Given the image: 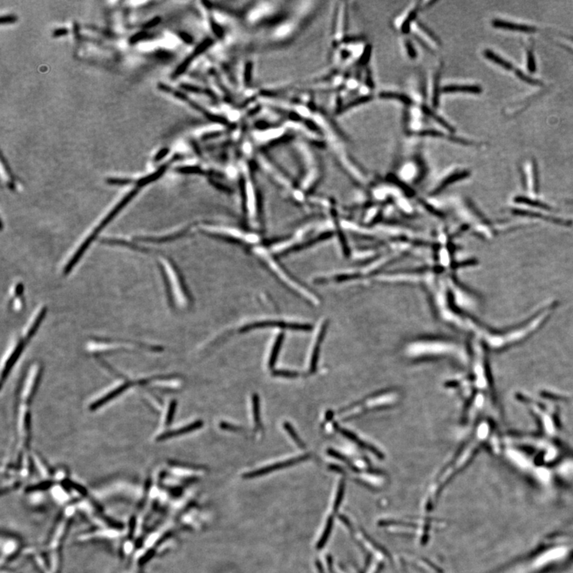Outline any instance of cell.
<instances>
[{"instance_id":"obj_1","label":"cell","mask_w":573,"mask_h":573,"mask_svg":"<svg viewBox=\"0 0 573 573\" xmlns=\"http://www.w3.org/2000/svg\"><path fill=\"white\" fill-rule=\"evenodd\" d=\"M460 347L456 343L440 339H421L410 343L406 347L407 356L412 359L460 355Z\"/></svg>"},{"instance_id":"obj_2","label":"cell","mask_w":573,"mask_h":573,"mask_svg":"<svg viewBox=\"0 0 573 573\" xmlns=\"http://www.w3.org/2000/svg\"><path fill=\"white\" fill-rule=\"evenodd\" d=\"M103 486H98L92 490L97 500L107 501L122 499L132 502H140L144 497V490L141 486L127 482H112Z\"/></svg>"},{"instance_id":"obj_3","label":"cell","mask_w":573,"mask_h":573,"mask_svg":"<svg viewBox=\"0 0 573 573\" xmlns=\"http://www.w3.org/2000/svg\"><path fill=\"white\" fill-rule=\"evenodd\" d=\"M139 190H140V187H137L136 188L133 189V190H131V191H130L129 193H128V194H127V195L125 196L112 210H111L110 213H108V214L105 216V219L101 222L99 226H98L97 227L94 229V231L91 233L90 236H89L87 239L85 240V242L79 247L78 250L75 252L72 259L69 261L66 268H65V274L69 273V272L73 269V267L75 266L76 263L78 262L79 260L81 259L82 255L85 253V251L87 250L89 245L93 242V240L96 238L98 233H99L100 232H101V231H102V229H103L104 228H105V226H106L107 225L121 212L123 208L125 207L131 199H133V197L136 195L137 193H138Z\"/></svg>"},{"instance_id":"obj_4","label":"cell","mask_w":573,"mask_h":573,"mask_svg":"<svg viewBox=\"0 0 573 573\" xmlns=\"http://www.w3.org/2000/svg\"><path fill=\"white\" fill-rule=\"evenodd\" d=\"M398 398H399V394L396 391L381 392L375 396L368 398L360 403L350 407V408L343 409L341 414L343 416V419H350L352 417L361 415L364 412L382 408V407L389 406L395 403Z\"/></svg>"},{"instance_id":"obj_5","label":"cell","mask_w":573,"mask_h":573,"mask_svg":"<svg viewBox=\"0 0 573 573\" xmlns=\"http://www.w3.org/2000/svg\"><path fill=\"white\" fill-rule=\"evenodd\" d=\"M258 254H259V255H262L263 260L266 262L267 265H268L270 269L272 270V272L275 273V275L278 276V278L281 279V281H282L284 284H287L290 288L294 290L295 292L298 293L299 295L300 294L302 297L309 299V300H312V302L314 301V297L311 295L310 292H309L307 290H306L301 284L297 282L294 277L290 275L289 273H288L286 270H284L282 267L280 266V265L275 262V261H274L272 258L268 256L266 254L263 253V252H259Z\"/></svg>"},{"instance_id":"obj_6","label":"cell","mask_w":573,"mask_h":573,"mask_svg":"<svg viewBox=\"0 0 573 573\" xmlns=\"http://www.w3.org/2000/svg\"><path fill=\"white\" fill-rule=\"evenodd\" d=\"M269 327H279V328L290 329V330H303L309 331L312 330V326L310 324H300V323H287L284 321H273V320H265V321L255 322L250 323L242 327L240 331L242 333L250 331L255 329L269 328Z\"/></svg>"},{"instance_id":"obj_7","label":"cell","mask_w":573,"mask_h":573,"mask_svg":"<svg viewBox=\"0 0 573 573\" xmlns=\"http://www.w3.org/2000/svg\"><path fill=\"white\" fill-rule=\"evenodd\" d=\"M125 534L126 532H125V529H121V528H108V526H107V527L98 528L96 530L82 534L78 537L77 540L82 541V542L94 539H106L113 541V540L122 538L123 536H125Z\"/></svg>"},{"instance_id":"obj_8","label":"cell","mask_w":573,"mask_h":573,"mask_svg":"<svg viewBox=\"0 0 573 573\" xmlns=\"http://www.w3.org/2000/svg\"><path fill=\"white\" fill-rule=\"evenodd\" d=\"M309 458H310V455H304V456H298V457L291 459V460L279 462V463L268 466V467H262V468L258 469V470H254V471L246 473V474L244 475V478L245 479H254V478L259 477V476H265V475L269 474V473H272L275 470L295 465V464L300 463V462L308 460Z\"/></svg>"},{"instance_id":"obj_9","label":"cell","mask_w":573,"mask_h":573,"mask_svg":"<svg viewBox=\"0 0 573 573\" xmlns=\"http://www.w3.org/2000/svg\"><path fill=\"white\" fill-rule=\"evenodd\" d=\"M40 377H41V367L39 365L35 364L29 370L22 390V399L25 402L32 399L37 389V384L39 382Z\"/></svg>"},{"instance_id":"obj_10","label":"cell","mask_w":573,"mask_h":573,"mask_svg":"<svg viewBox=\"0 0 573 573\" xmlns=\"http://www.w3.org/2000/svg\"><path fill=\"white\" fill-rule=\"evenodd\" d=\"M21 548V542L18 538L11 535H4L1 538V564H4L13 556L15 555Z\"/></svg>"},{"instance_id":"obj_11","label":"cell","mask_w":573,"mask_h":573,"mask_svg":"<svg viewBox=\"0 0 573 573\" xmlns=\"http://www.w3.org/2000/svg\"><path fill=\"white\" fill-rule=\"evenodd\" d=\"M133 385V383L129 381H125L124 383L120 384V385H115L112 389L108 390V392L103 394V396L100 397L97 399L95 400L92 404H91L89 408L91 410H96L101 407L105 405L108 402H110V401L113 400L114 398H117L123 392H125L128 388Z\"/></svg>"},{"instance_id":"obj_12","label":"cell","mask_w":573,"mask_h":573,"mask_svg":"<svg viewBox=\"0 0 573 573\" xmlns=\"http://www.w3.org/2000/svg\"><path fill=\"white\" fill-rule=\"evenodd\" d=\"M25 345V340H20L19 342H18L17 344L12 348V350H10V351L7 353L6 360L4 361L2 365V373H1L2 383H4V380H5L6 378L9 375L11 369H12V367H14L18 358H20V355H21Z\"/></svg>"},{"instance_id":"obj_13","label":"cell","mask_w":573,"mask_h":573,"mask_svg":"<svg viewBox=\"0 0 573 573\" xmlns=\"http://www.w3.org/2000/svg\"><path fill=\"white\" fill-rule=\"evenodd\" d=\"M421 4H417L412 9H410L406 14L402 16V21L398 22L399 24L400 30L403 34H408L411 32L412 30V26H414L417 19V14L418 12L421 11Z\"/></svg>"},{"instance_id":"obj_14","label":"cell","mask_w":573,"mask_h":573,"mask_svg":"<svg viewBox=\"0 0 573 573\" xmlns=\"http://www.w3.org/2000/svg\"><path fill=\"white\" fill-rule=\"evenodd\" d=\"M327 323L325 322L322 325L321 328H320V333L317 336L315 344H314L312 353H311V362H310V372L311 373H314L317 369V364H318L319 359H320V346H321L325 334L327 332Z\"/></svg>"},{"instance_id":"obj_15","label":"cell","mask_w":573,"mask_h":573,"mask_svg":"<svg viewBox=\"0 0 573 573\" xmlns=\"http://www.w3.org/2000/svg\"><path fill=\"white\" fill-rule=\"evenodd\" d=\"M203 425V422L202 421H197L195 422L192 423V424H188V425L185 426L183 428H180V429L172 430V431H167V432L163 433L161 435L157 437L158 441H162V440H168V439L172 438V437H180V436L184 435L187 433L190 432V431H195V430L199 429L202 428Z\"/></svg>"},{"instance_id":"obj_16","label":"cell","mask_w":573,"mask_h":573,"mask_svg":"<svg viewBox=\"0 0 573 573\" xmlns=\"http://www.w3.org/2000/svg\"><path fill=\"white\" fill-rule=\"evenodd\" d=\"M483 92V88L476 85H447L442 87V92L444 93H472V94H479Z\"/></svg>"},{"instance_id":"obj_17","label":"cell","mask_w":573,"mask_h":573,"mask_svg":"<svg viewBox=\"0 0 573 573\" xmlns=\"http://www.w3.org/2000/svg\"><path fill=\"white\" fill-rule=\"evenodd\" d=\"M492 25L495 28L504 29V30H515L524 33L536 32L538 29L531 26L522 25L518 23H510V22L502 21V20L495 19L492 22Z\"/></svg>"},{"instance_id":"obj_18","label":"cell","mask_w":573,"mask_h":573,"mask_svg":"<svg viewBox=\"0 0 573 573\" xmlns=\"http://www.w3.org/2000/svg\"><path fill=\"white\" fill-rule=\"evenodd\" d=\"M378 97L383 100H392L397 101L400 103L403 104L405 106L412 107L414 105V101L408 95L402 92H393V91H382L379 92Z\"/></svg>"},{"instance_id":"obj_19","label":"cell","mask_w":573,"mask_h":573,"mask_svg":"<svg viewBox=\"0 0 573 573\" xmlns=\"http://www.w3.org/2000/svg\"><path fill=\"white\" fill-rule=\"evenodd\" d=\"M441 73H442V69L440 67L433 76L432 86H431V104L435 108H438L440 105V92H442V88L440 87Z\"/></svg>"},{"instance_id":"obj_20","label":"cell","mask_w":573,"mask_h":573,"mask_svg":"<svg viewBox=\"0 0 573 573\" xmlns=\"http://www.w3.org/2000/svg\"><path fill=\"white\" fill-rule=\"evenodd\" d=\"M50 490H52L51 493H50L52 499L57 502V504L64 506L65 504H66V502L70 500L71 497H69L68 492L63 487L59 486L58 484H57V486H52Z\"/></svg>"},{"instance_id":"obj_21","label":"cell","mask_w":573,"mask_h":573,"mask_svg":"<svg viewBox=\"0 0 573 573\" xmlns=\"http://www.w3.org/2000/svg\"><path fill=\"white\" fill-rule=\"evenodd\" d=\"M483 55L486 57V58L491 61L493 63H496V64L500 66L501 67L504 68V69H507V70H515H515H516V69L513 67V65L511 64L509 62H507V61L505 60V59L502 58V57H501L500 56L498 55L496 53H493L492 50H485L484 51H483Z\"/></svg>"},{"instance_id":"obj_22","label":"cell","mask_w":573,"mask_h":573,"mask_svg":"<svg viewBox=\"0 0 573 573\" xmlns=\"http://www.w3.org/2000/svg\"><path fill=\"white\" fill-rule=\"evenodd\" d=\"M373 96L372 94H363L359 97L354 98V99L350 101L349 103L346 105H343L341 108L340 111L342 112H346V111L350 110L355 107L359 106V105H364V104L368 103L373 100Z\"/></svg>"},{"instance_id":"obj_23","label":"cell","mask_w":573,"mask_h":573,"mask_svg":"<svg viewBox=\"0 0 573 573\" xmlns=\"http://www.w3.org/2000/svg\"><path fill=\"white\" fill-rule=\"evenodd\" d=\"M284 334H280L277 337L276 340H275V344H274L272 352L270 354L269 362H268V366H269L270 369H272L275 366V362L278 359L279 353L281 351L283 343H284Z\"/></svg>"},{"instance_id":"obj_24","label":"cell","mask_w":573,"mask_h":573,"mask_svg":"<svg viewBox=\"0 0 573 573\" xmlns=\"http://www.w3.org/2000/svg\"><path fill=\"white\" fill-rule=\"evenodd\" d=\"M167 165H163L158 170H156L155 172L153 173V174L145 176V177H142L141 180H139L138 182H137V187L141 188V187L147 186V185L152 183V182L156 181L157 180H159V179L164 174L165 170H167Z\"/></svg>"},{"instance_id":"obj_25","label":"cell","mask_w":573,"mask_h":573,"mask_svg":"<svg viewBox=\"0 0 573 573\" xmlns=\"http://www.w3.org/2000/svg\"><path fill=\"white\" fill-rule=\"evenodd\" d=\"M46 314V308L44 307V308L42 309L39 314H37L35 320L33 322L32 325L30 326V328L27 330V334H26L25 338H24V340H25L26 342L32 339L33 336L34 335L37 329L39 327L40 324H41L42 322H43Z\"/></svg>"},{"instance_id":"obj_26","label":"cell","mask_w":573,"mask_h":573,"mask_svg":"<svg viewBox=\"0 0 573 573\" xmlns=\"http://www.w3.org/2000/svg\"><path fill=\"white\" fill-rule=\"evenodd\" d=\"M252 414H253L254 423L256 428H261V409H260V398L258 394L252 395Z\"/></svg>"},{"instance_id":"obj_27","label":"cell","mask_w":573,"mask_h":573,"mask_svg":"<svg viewBox=\"0 0 573 573\" xmlns=\"http://www.w3.org/2000/svg\"><path fill=\"white\" fill-rule=\"evenodd\" d=\"M284 428L286 431H288L290 437L292 438V440L295 441V444H297L299 447H301V448H305L304 443L302 441L301 439L299 437V436L297 435V431H295V429L293 428L292 426H291L289 423L284 422Z\"/></svg>"},{"instance_id":"obj_28","label":"cell","mask_w":573,"mask_h":573,"mask_svg":"<svg viewBox=\"0 0 573 573\" xmlns=\"http://www.w3.org/2000/svg\"><path fill=\"white\" fill-rule=\"evenodd\" d=\"M176 406H177V402H176V401H174H174H171L170 405H169L167 417H166V425H170V424L172 423L173 419H174V413H175Z\"/></svg>"},{"instance_id":"obj_29","label":"cell","mask_w":573,"mask_h":573,"mask_svg":"<svg viewBox=\"0 0 573 573\" xmlns=\"http://www.w3.org/2000/svg\"><path fill=\"white\" fill-rule=\"evenodd\" d=\"M515 73H516L517 76H518L521 80L524 81V82H526V83L530 84V85H542V82L536 80V79L531 78V77L528 76L527 75H525L523 72L521 71L520 69H516Z\"/></svg>"},{"instance_id":"obj_30","label":"cell","mask_w":573,"mask_h":573,"mask_svg":"<svg viewBox=\"0 0 573 573\" xmlns=\"http://www.w3.org/2000/svg\"><path fill=\"white\" fill-rule=\"evenodd\" d=\"M405 47L407 54L411 59H416L417 57V52L413 43L409 38L405 40Z\"/></svg>"},{"instance_id":"obj_31","label":"cell","mask_w":573,"mask_h":573,"mask_svg":"<svg viewBox=\"0 0 573 573\" xmlns=\"http://www.w3.org/2000/svg\"><path fill=\"white\" fill-rule=\"evenodd\" d=\"M527 68L530 73L536 72V61L534 57V52L531 50L527 51Z\"/></svg>"},{"instance_id":"obj_32","label":"cell","mask_w":573,"mask_h":573,"mask_svg":"<svg viewBox=\"0 0 573 573\" xmlns=\"http://www.w3.org/2000/svg\"><path fill=\"white\" fill-rule=\"evenodd\" d=\"M272 374L275 377H281V378H295L299 377V373L297 372L290 370H275L273 371Z\"/></svg>"},{"instance_id":"obj_33","label":"cell","mask_w":573,"mask_h":573,"mask_svg":"<svg viewBox=\"0 0 573 573\" xmlns=\"http://www.w3.org/2000/svg\"><path fill=\"white\" fill-rule=\"evenodd\" d=\"M107 183L111 185H118V186H125L132 183V180L128 179H118V177H110L107 180Z\"/></svg>"},{"instance_id":"obj_34","label":"cell","mask_w":573,"mask_h":573,"mask_svg":"<svg viewBox=\"0 0 573 573\" xmlns=\"http://www.w3.org/2000/svg\"><path fill=\"white\" fill-rule=\"evenodd\" d=\"M148 34L145 31H141V32L136 33L133 36H131L130 38V43L131 44H135V43H139V42L143 41V40L147 39L148 37Z\"/></svg>"},{"instance_id":"obj_35","label":"cell","mask_w":573,"mask_h":573,"mask_svg":"<svg viewBox=\"0 0 573 573\" xmlns=\"http://www.w3.org/2000/svg\"><path fill=\"white\" fill-rule=\"evenodd\" d=\"M220 427L222 429L226 430V431H238L242 430V428L238 427V426H235L233 425V424H229V423L226 422L221 423Z\"/></svg>"},{"instance_id":"obj_36","label":"cell","mask_w":573,"mask_h":573,"mask_svg":"<svg viewBox=\"0 0 573 573\" xmlns=\"http://www.w3.org/2000/svg\"><path fill=\"white\" fill-rule=\"evenodd\" d=\"M160 21H161V18H160V17H154V18H152V19L150 20V21H148V23H146L145 24H144V28H152V27H155V26L158 25L159 23H160Z\"/></svg>"},{"instance_id":"obj_37","label":"cell","mask_w":573,"mask_h":573,"mask_svg":"<svg viewBox=\"0 0 573 573\" xmlns=\"http://www.w3.org/2000/svg\"><path fill=\"white\" fill-rule=\"evenodd\" d=\"M17 20L18 18L15 15H6L1 18V24H11L15 23Z\"/></svg>"},{"instance_id":"obj_38","label":"cell","mask_w":573,"mask_h":573,"mask_svg":"<svg viewBox=\"0 0 573 573\" xmlns=\"http://www.w3.org/2000/svg\"><path fill=\"white\" fill-rule=\"evenodd\" d=\"M168 153L169 149H167V148H163V149L160 150V151H159L158 154L155 155V157H154V160L158 162L160 161V160H163V159H164V157H165L166 155L168 154Z\"/></svg>"},{"instance_id":"obj_39","label":"cell","mask_w":573,"mask_h":573,"mask_svg":"<svg viewBox=\"0 0 573 573\" xmlns=\"http://www.w3.org/2000/svg\"><path fill=\"white\" fill-rule=\"evenodd\" d=\"M68 32H69V30H68L67 29L59 28L53 31V36L55 37H62V36L66 35Z\"/></svg>"},{"instance_id":"obj_40","label":"cell","mask_w":573,"mask_h":573,"mask_svg":"<svg viewBox=\"0 0 573 573\" xmlns=\"http://www.w3.org/2000/svg\"><path fill=\"white\" fill-rule=\"evenodd\" d=\"M116 573H138L135 571L134 568H122L120 569L119 571H116Z\"/></svg>"},{"instance_id":"obj_41","label":"cell","mask_w":573,"mask_h":573,"mask_svg":"<svg viewBox=\"0 0 573 573\" xmlns=\"http://www.w3.org/2000/svg\"><path fill=\"white\" fill-rule=\"evenodd\" d=\"M563 547H564V545H561V546L559 548H558V550H557V552H556L555 554H557V552H559V551L561 550V548H562ZM554 555L551 556V557H552V556H554ZM548 558H549V557H548ZM540 561H534V564H538V565H541V564H542V563L548 562V561H546V560H545V561H542V562H540Z\"/></svg>"},{"instance_id":"obj_42","label":"cell","mask_w":573,"mask_h":573,"mask_svg":"<svg viewBox=\"0 0 573 573\" xmlns=\"http://www.w3.org/2000/svg\"><path fill=\"white\" fill-rule=\"evenodd\" d=\"M180 36H181L182 38H183L185 42H187V43H190V42L191 41L190 37H189L187 34H184V33H183V34H180Z\"/></svg>"}]
</instances>
